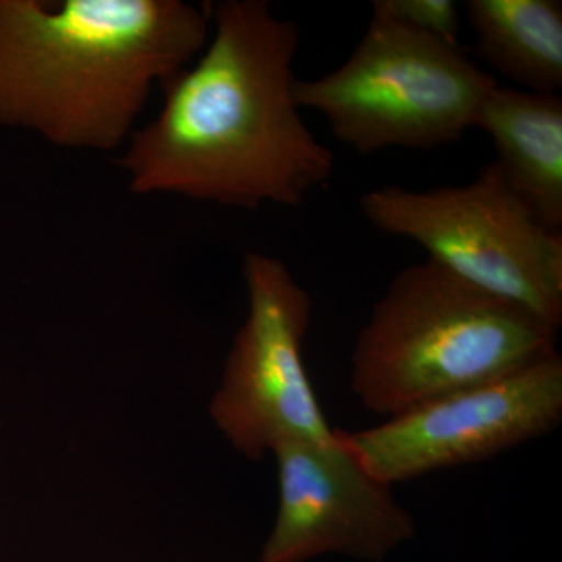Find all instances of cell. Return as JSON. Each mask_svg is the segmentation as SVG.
<instances>
[{
    "instance_id": "6da1fadb",
    "label": "cell",
    "mask_w": 562,
    "mask_h": 562,
    "mask_svg": "<svg viewBox=\"0 0 562 562\" xmlns=\"http://www.w3.org/2000/svg\"><path fill=\"white\" fill-rule=\"evenodd\" d=\"M213 18L205 52L161 81L160 113L117 162L135 194L297 209L335 172L294 101L301 29L266 0H225Z\"/></svg>"
},
{
    "instance_id": "7a4b0ae2",
    "label": "cell",
    "mask_w": 562,
    "mask_h": 562,
    "mask_svg": "<svg viewBox=\"0 0 562 562\" xmlns=\"http://www.w3.org/2000/svg\"><path fill=\"white\" fill-rule=\"evenodd\" d=\"M209 20L183 0H0V124L114 150L154 85L201 54Z\"/></svg>"
},
{
    "instance_id": "3957f363",
    "label": "cell",
    "mask_w": 562,
    "mask_h": 562,
    "mask_svg": "<svg viewBox=\"0 0 562 562\" xmlns=\"http://www.w3.org/2000/svg\"><path fill=\"white\" fill-rule=\"evenodd\" d=\"M558 330L428 260L395 273L358 333L350 380L366 409L397 416L557 350Z\"/></svg>"
},
{
    "instance_id": "277c9868",
    "label": "cell",
    "mask_w": 562,
    "mask_h": 562,
    "mask_svg": "<svg viewBox=\"0 0 562 562\" xmlns=\"http://www.w3.org/2000/svg\"><path fill=\"white\" fill-rule=\"evenodd\" d=\"M497 81L442 41L372 14L341 66L295 79L299 110H313L335 138L360 155L427 150L458 143L473 128Z\"/></svg>"
},
{
    "instance_id": "5b68a950",
    "label": "cell",
    "mask_w": 562,
    "mask_h": 562,
    "mask_svg": "<svg viewBox=\"0 0 562 562\" xmlns=\"http://www.w3.org/2000/svg\"><path fill=\"white\" fill-rule=\"evenodd\" d=\"M361 211L376 231L416 243L458 279L560 331L562 232L536 220L495 162L458 187L376 188Z\"/></svg>"
},
{
    "instance_id": "8992f818",
    "label": "cell",
    "mask_w": 562,
    "mask_h": 562,
    "mask_svg": "<svg viewBox=\"0 0 562 562\" xmlns=\"http://www.w3.org/2000/svg\"><path fill=\"white\" fill-rule=\"evenodd\" d=\"M243 276L249 314L211 403L214 422L249 460L283 442L335 438L303 364L312 297L283 261L260 251L244 255Z\"/></svg>"
},
{
    "instance_id": "52a82bcc",
    "label": "cell",
    "mask_w": 562,
    "mask_h": 562,
    "mask_svg": "<svg viewBox=\"0 0 562 562\" xmlns=\"http://www.w3.org/2000/svg\"><path fill=\"white\" fill-rule=\"evenodd\" d=\"M562 419L558 351L492 382L443 395L366 430H335L380 482H408L441 469L490 460L547 435Z\"/></svg>"
},
{
    "instance_id": "ba28073f",
    "label": "cell",
    "mask_w": 562,
    "mask_h": 562,
    "mask_svg": "<svg viewBox=\"0 0 562 562\" xmlns=\"http://www.w3.org/2000/svg\"><path fill=\"white\" fill-rule=\"evenodd\" d=\"M279 513L261 562H305L324 554L382 562L416 536V522L351 457L338 436L290 441L272 450Z\"/></svg>"
},
{
    "instance_id": "9c48e42d",
    "label": "cell",
    "mask_w": 562,
    "mask_h": 562,
    "mask_svg": "<svg viewBox=\"0 0 562 562\" xmlns=\"http://www.w3.org/2000/svg\"><path fill=\"white\" fill-rule=\"evenodd\" d=\"M473 128L494 143L503 180L553 232L562 231V98L495 85Z\"/></svg>"
},
{
    "instance_id": "30bf717a",
    "label": "cell",
    "mask_w": 562,
    "mask_h": 562,
    "mask_svg": "<svg viewBox=\"0 0 562 562\" xmlns=\"http://www.w3.org/2000/svg\"><path fill=\"white\" fill-rule=\"evenodd\" d=\"M464 9L484 63L525 91L560 94V0H469Z\"/></svg>"
},
{
    "instance_id": "8fae6325",
    "label": "cell",
    "mask_w": 562,
    "mask_h": 562,
    "mask_svg": "<svg viewBox=\"0 0 562 562\" xmlns=\"http://www.w3.org/2000/svg\"><path fill=\"white\" fill-rule=\"evenodd\" d=\"M372 14L450 46H460V11L453 0H375Z\"/></svg>"
}]
</instances>
